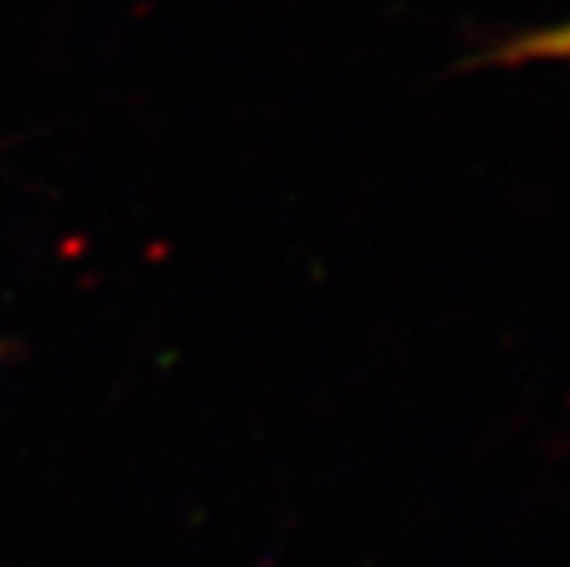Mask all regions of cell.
Listing matches in <instances>:
<instances>
[{
	"label": "cell",
	"mask_w": 570,
	"mask_h": 567,
	"mask_svg": "<svg viewBox=\"0 0 570 567\" xmlns=\"http://www.w3.org/2000/svg\"><path fill=\"white\" fill-rule=\"evenodd\" d=\"M512 59H570V22L523 38L512 48Z\"/></svg>",
	"instance_id": "obj_1"
},
{
	"label": "cell",
	"mask_w": 570,
	"mask_h": 567,
	"mask_svg": "<svg viewBox=\"0 0 570 567\" xmlns=\"http://www.w3.org/2000/svg\"><path fill=\"white\" fill-rule=\"evenodd\" d=\"M8 354V343H0V358H4Z\"/></svg>",
	"instance_id": "obj_2"
}]
</instances>
